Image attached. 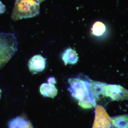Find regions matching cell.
<instances>
[{"mask_svg":"<svg viewBox=\"0 0 128 128\" xmlns=\"http://www.w3.org/2000/svg\"><path fill=\"white\" fill-rule=\"evenodd\" d=\"M68 82L70 85L68 90L72 96L79 101V105L84 108H92L96 106V102L91 95L88 81L78 78H69Z\"/></svg>","mask_w":128,"mask_h":128,"instance_id":"6da1fadb","label":"cell"},{"mask_svg":"<svg viewBox=\"0 0 128 128\" xmlns=\"http://www.w3.org/2000/svg\"><path fill=\"white\" fill-rule=\"evenodd\" d=\"M17 40L14 34L0 33V70L13 57L17 50Z\"/></svg>","mask_w":128,"mask_h":128,"instance_id":"7a4b0ae2","label":"cell"},{"mask_svg":"<svg viewBox=\"0 0 128 128\" xmlns=\"http://www.w3.org/2000/svg\"><path fill=\"white\" fill-rule=\"evenodd\" d=\"M40 2L36 0H16L11 18L16 21L30 18L40 13Z\"/></svg>","mask_w":128,"mask_h":128,"instance_id":"3957f363","label":"cell"},{"mask_svg":"<svg viewBox=\"0 0 128 128\" xmlns=\"http://www.w3.org/2000/svg\"><path fill=\"white\" fill-rule=\"evenodd\" d=\"M105 94V96L110 98L112 101L128 100V90L120 85L106 84Z\"/></svg>","mask_w":128,"mask_h":128,"instance_id":"277c9868","label":"cell"},{"mask_svg":"<svg viewBox=\"0 0 128 128\" xmlns=\"http://www.w3.org/2000/svg\"><path fill=\"white\" fill-rule=\"evenodd\" d=\"M92 128H112L111 118L102 106L97 105Z\"/></svg>","mask_w":128,"mask_h":128,"instance_id":"5b68a950","label":"cell"},{"mask_svg":"<svg viewBox=\"0 0 128 128\" xmlns=\"http://www.w3.org/2000/svg\"><path fill=\"white\" fill-rule=\"evenodd\" d=\"M89 80L88 81L89 91L92 97L96 102L100 100L105 96V86L106 83Z\"/></svg>","mask_w":128,"mask_h":128,"instance_id":"8992f818","label":"cell"},{"mask_svg":"<svg viewBox=\"0 0 128 128\" xmlns=\"http://www.w3.org/2000/svg\"><path fill=\"white\" fill-rule=\"evenodd\" d=\"M45 66L46 60L40 54L34 56L28 61V69L32 74H37L42 71Z\"/></svg>","mask_w":128,"mask_h":128,"instance_id":"52a82bcc","label":"cell"},{"mask_svg":"<svg viewBox=\"0 0 128 128\" xmlns=\"http://www.w3.org/2000/svg\"><path fill=\"white\" fill-rule=\"evenodd\" d=\"M78 58L76 51L71 48L66 49L62 56V60L65 65L67 64H76L78 60Z\"/></svg>","mask_w":128,"mask_h":128,"instance_id":"ba28073f","label":"cell"},{"mask_svg":"<svg viewBox=\"0 0 128 128\" xmlns=\"http://www.w3.org/2000/svg\"><path fill=\"white\" fill-rule=\"evenodd\" d=\"M9 128H32V124L25 117H16L9 122Z\"/></svg>","mask_w":128,"mask_h":128,"instance_id":"9c48e42d","label":"cell"},{"mask_svg":"<svg viewBox=\"0 0 128 128\" xmlns=\"http://www.w3.org/2000/svg\"><path fill=\"white\" fill-rule=\"evenodd\" d=\"M111 123L112 128H128V114L112 117Z\"/></svg>","mask_w":128,"mask_h":128,"instance_id":"30bf717a","label":"cell"},{"mask_svg":"<svg viewBox=\"0 0 128 128\" xmlns=\"http://www.w3.org/2000/svg\"><path fill=\"white\" fill-rule=\"evenodd\" d=\"M41 95L44 97L54 98L57 96L58 90L54 85L43 83L40 88Z\"/></svg>","mask_w":128,"mask_h":128,"instance_id":"8fae6325","label":"cell"},{"mask_svg":"<svg viewBox=\"0 0 128 128\" xmlns=\"http://www.w3.org/2000/svg\"><path fill=\"white\" fill-rule=\"evenodd\" d=\"M91 30L92 33L94 35L100 36L105 32L106 26L102 22H97L93 24Z\"/></svg>","mask_w":128,"mask_h":128,"instance_id":"7c38bea8","label":"cell"},{"mask_svg":"<svg viewBox=\"0 0 128 128\" xmlns=\"http://www.w3.org/2000/svg\"><path fill=\"white\" fill-rule=\"evenodd\" d=\"M6 6L0 1V14H3L6 11Z\"/></svg>","mask_w":128,"mask_h":128,"instance_id":"4fadbf2b","label":"cell"},{"mask_svg":"<svg viewBox=\"0 0 128 128\" xmlns=\"http://www.w3.org/2000/svg\"><path fill=\"white\" fill-rule=\"evenodd\" d=\"M48 82L49 84L54 85L56 83L55 78L53 77H50L49 78L48 80Z\"/></svg>","mask_w":128,"mask_h":128,"instance_id":"5bb4252c","label":"cell"},{"mask_svg":"<svg viewBox=\"0 0 128 128\" xmlns=\"http://www.w3.org/2000/svg\"><path fill=\"white\" fill-rule=\"evenodd\" d=\"M37 0V1L38 2H39L40 3V2H42L44 1V0Z\"/></svg>","mask_w":128,"mask_h":128,"instance_id":"9a60e30c","label":"cell"},{"mask_svg":"<svg viewBox=\"0 0 128 128\" xmlns=\"http://www.w3.org/2000/svg\"><path fill=\"white\" fill-rule=\"evenodd\" d=\"M2 92V90H1L0 89V99L1 98Z\"/></svg>","mask_w":128,"mask_h":128,"instance_id":"2e32d148","label":"cell"}]
</instances>
